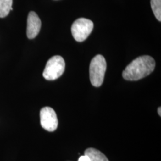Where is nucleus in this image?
<instances>
[{
	"label": "nucleus",
	"mask_w": 161,
	"mask_h": 161,
	"mask_svg": "<svg viewBox=\"0 0 161 161\" xmlns=\"http://www.w3.org/2000/svg\"><path fill=\"white\" fill-rule=\"evenodd\" d=\"M155 61L151 56L144 55L133 60L122 72L127 80H138L149 75L155 69Z\"/></svg>",
	"instance_id": "1"
},
{
	"label": "nucleus",
	"mask_w": 161,
	"mask_h": 161,
	"mask_svg": "<svg viewBox=\"0 0 161 161\" xmlns=\"http://www.w3.org/2000/svg\"><path fill=\"white\" fill-rule=\"evenodd\" d=\"M106 68V62L103 56L97 54L92 60L90 65V78L93 86L99 87L102 85Z\"/></svg>",
	"instance_id": "2"
},
{
	"label": "nucleus",
	"mask_w": 161,
	"mask_h": 161,
	"mask_svg": "<svg viewBox=\"0 0 161 161\" xmlns=\"http://www.w3.org/2000/svg\"><path fill=\"white\" fill-rule=\"evenodd\" d=\"M64 58L60 56H54L48 60L42 75L46 80H56L64 74Z\"/></svg>",
	"instance_id": "3"
},
{
	"label": "nucleus",
	"mask_w": 161,
	"mask_h": 161,
	"mask_svg": "<svg viewBox=\"0 0 161 161\" xmlns=\"http://www.w3.org/2000/svg\"><path fill=\"white\" fill-rule=\"evenodd\" d=\"M93 27L94 24L92 20L86 18L78 19L72 25V34L76 41L82 42L92 33Z\"/></svg>",
	"instance_id": "4"
},
{
	"label": "nucleus",
	"mask_w": 161,
	"mask_h": 161,
	"mask_svg": "<svg viewBox=\"0 0 161 161\" xmlns=\"http://www.w3.org/2000/svg\"><path fill=\"white\" fill-rule=\"evenodd\" d=\"M40 122L42 127L47 131H55L58 126L57 115L50 107H44L40 111Z\"/></svg>",
	"instance_id": "5"
},
{
	"label": "nucleus",
	"mask_w": 161,
	"mask_h": 161,
	"mask_svg": "<svg viewBox=\"0 0 161 161\" xmlns=\"http://www.w3.org/2000/svg\"><path fill=\"white\" fill-rule=\"evenodd\" d=\"M41 26V21L37 14L30 12L27 19V36L29 39H33L39 34Z\"/></svg>",
	"instance_id": "6"
},
{
	"label": "nucleus",
	"mask_w": 161,
	"mask_h": 161,
	"mask_svg": "<svg viewBox=\"0 0 161 161\" xmlns=\"http://www.w3.org/2000/svg\"><path fill=\"white\" fill-rule=\"evenodd\" d=\"M84 155L89 157L90 161H109L103 153L94 148H88L86 150Z\"/></svg>",
	"instance_id": "7"
},
{
	"label": "nucleus",
	"mask_w": 161,
	"mask_h": 161,
	"mask_svg": "<svg viewBox=\"0 0 161 161\" xmlns=\"http://www.w3.org/2000/svg\"><path fill=\"white\" fill-rule=\"evenodd\" d=\"M13 0H0V17H6L11 10L12 8Z\"/></svg>",
	"instance_id": "8"
},
{
	"label": "nucleus",
	"mask_w": 161,
	"mask_h": 161,
	"mask_svg": "<svg viewBox=\"0 0 161 161\" xmlns=\"http://www.w3.org/2000/svg\"><path fill=\"white\" fill-rule=\"evenodd\" d=\"M151 8L156 18L161 21V0H151Z\"/></svg>",
	"instance_id": "9"
},
{
	"label": "nucleus",
	"mask_w": 161,
	"mask_h": 161,
	"mask_svg": "<svg viewBox=\"0 0 161 161\" xmlns=\"http://www.w3.org/2000/svg\"><path fill=\"white\" fill-rule=\"evenodd\" d=\"M78 161H90V160L88 156L84 155L81 156L80 157Z\"/></svg>",
	"instance_id": "10"
},
{
	"label": "nucleus",
	"mask_w": 161,
	"mask_h": 161,
	"mask_svg": "<svg viewBox=\"0 0 161 161\" xmlns=\"http://www.w3.org/2000/svg\"><path fill=\"white\" fill-rule=\"evenodd\" d=\"M158 114L159 115L161 116V107H159V108H158Z\"/></svg>",
	"instance_id": "11"
}]
</instances>
